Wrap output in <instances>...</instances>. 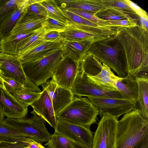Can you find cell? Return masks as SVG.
<instances>
[{
	"instance_id": "obj_16",
	"label": "cell",
	"mask_w": 148,
	"mask_h": 148,
	"mask_svg": "<svg viewBox=\"0 0 148 148\" xmlns=\"http://www.w3.org/2000/svg\"><path fill=\"white\" fill-rule=\"evenodd\" d=\"M0 104L5 116L8 119H20L25 118L29 105L18 101L5 89L0 88Z\"/></svg>"
},
{
	"instance_id": "obj_4",
	"label": "cell",
	"mask_w": 148,
	"mask_h": 148,
	"mask_svg": "<svg viewBox=\"0 0 148 148\" xmlns=\"http://www.w3.org/2000/svg\"><path fill=\"white\" fill-rule=\"evenodd\" d=\"M98 112L88 98L74 97L56 116L57 120L90 128L96 122Z\"/></svg>"
},
{
	"instance_id": "obj_3",
	"label": "cell",
	"mask_w": 148,
	"mask_h": 148,
	"mask_svg": "<svg viewBox=\"0 0 148 148\" xmlns=\"http://www.w3.org/2000/svg\"><path fill=\"white\" fill-rule=\"evenodd\" d=\"M87 53L107 65L119 77H125L128 75L123 52L119 42L113 36L93 43Z\"/></svg>"
},
{
	"instance_id": "obj_13",
	"label": "cell",
	"mask_w": 148,
	"mask_h": 148,
	"mask_svg": "<svg viewBox=\"0 0 148 148\" xmlns=\"http://www.w3.org/2000/svg\"><path fill=\"white\" fill-rule=\"evenodd\" d=\"M54 132L85 148H92L93 137L90 128L57 120Z\"/></svg>"
},
{
	"instance_id": "obj_12",
	"label": "cell",
	"mask_w": 148,
	"mask_h": 148,
	"mask_svg": "<svg viewBox=\"0 0 148 148\" xmlns=\"http://www.w3.org/2000/svg\"><path fill=\"white\" fill-rule=\"evenodd\" d=\"M101 118L93 137L92 148H115L118 119L107 115Z\"/></svg>"
},
{
	"instance_id": "obj_29",
	"label": "cell",
	"mask_w": 148,
	"mask_h": 148,
	"mask_svg": "<svg viewBox=\"0 0 148 148\" xmlns=\"http://www.w3.org/2000/svg\"><path fill=\"white\" fill-rule=\"evenodd\" d=\"M45 146L47 148H85L55 132Z\"/></svg>"
},
{
	"instance_id": "obj_36",
	"label": "cell",
	"mask_w": 148,
	"mask_h": 148,
	"mask_svg": "<svg viewBox=\"0 0 148 148\" xmlns=\"http://www.w3.org/2000/svg\"><path fill=\"white\" fill-rule=\"evenodd\" d=\"M67 25L47 16L42 23L41 27L45 33L52 31L60 32L66 29Z\"/></svg>"
},
{
	"instance_id": "obj_34",
	"label": "cell",
	"mask_w": 148,
	"mask_h": 148,
	"mask_svg": "<svg viewBox=\"0 0 148 148\" xmlns=\"http://www.w3.org/2000/svg\"><path fill=\"white\" fill-rule=\"evenodd\" d=\"M41 0H28L24 10L26 14L37 16L46 17L47 11L41 4Z\"/></svg>"
},
{
	"instance_id": "obj_35",
	"label": "cell",
	"mask_w": 148,
	"mask_h": 148,
	"mask_svg": "<svg viewBox=\"0 0 148 148\" xmlns=\"http://www.w3.org/2000/svg\"><path fill=\"white\" fill-rule=\"evenodd\" d=\"M64 9L66 10L79 16L91 22L97 24L101 27H111L108 21L103 20L100 19L92 13L74 9L69 8Z\"/></svg>"
},
{
	"instance_id": "obj_9",
	"label": "cell",
	"mask_w": 148,
	"mask_h": 148,
	"mask_svg": "<svg viewBox=\"0 0 148 148\" xmlns=\"http://www.w3.org/2000/svg\"><path fill=\"white\" fill-rule=\"evenodd\" d=\"M0 70L5 76L12 78L25 87L34 92L41 90L26 75L18 55H11L0 51Z\"/></svg>"
},
{
	"instance_id": "obj_40",
	"label": "cell",
	"mask_w": 148,
	"mask_h": 148,
	"mask_svg": "<svg viewBox=\"0 0 148 148\" xmlns=\"http://www.w3.org/2000/svg\"><path fill=\"white\" fill-rule=\"evenodd\" d=\"M43 38L44 40L46 42H60L62 40L60 32L56 31L45 33Z\"/></svg>"
},
{
	"instance_id": "obj_20",
	"label": "cell",
	"mask_w": 148,
	"mask_h": 148,
	"mask_svg": "<svg viewBox=\"0 0 148 148\" xmlns=\"http://www.w3.org/2000/svg\"><path fill=\"white\" fill-rule=\"evenodd\" d=\"M62 46L61 42L45 41L35 48L18 55L22 63L31 62L45 56Z\"/></svg>"
},
{
	"instance_id": "obj_28",
	"label": "cell",
	"mask_w": 148,
	"mask_h": 148,
	"mask_svg": "<svg viewBox=\"0 0 148 148\" xmlns=\"http://www.w3.org/2000/svg\"><path fill=\"white\" fill-rule=\"evenodd\" d=\"M94 14L99 18L105 21L119 20L132 18L137 19L122 10L112 8L101 10Z\"/></svg>"
},
{
	"instance_id": "obj_31",
	"label": "cell",
	"mask_w": 148,
	"mask_h": 148,
	"mask_svg": "<svg viewBox=\"0 0 148 148\" xmlns=\"http://www.w3.org/2000/svg\"><path fill=\"white\" fill-rule=\"evenodd\" d=\"M104 8H114L122 10L140 21V17L123 0H100Z\"/></svg>"
},
{
	"instance_id": "obj_41",
	"label": "cell",
	"mask_w": 148,
	"mask_h": 148,
	"mask_svg": "<svg viewBox=\"0 0 148 148\" xmlns=\"http://www.w3.org/2000/svg\"><path fill=\"white\" fill-rule=\"evenodd\" d=\"M123 0L133 10L140 18L145 17L148 18V15L147 12L136 3L129 0Z\"/></svg>"
},
{
	"instance_id": "obj_22",
	"label": "cell",
	"mask_w": 148,
	"mask_h": 148,
	"mask_svg": "<svg viewBox=\"0 0 148 148\" xmlns=\"http://www.w3.org/2000/svg\"><path fill=\"white\" fill-rule=\"evenodd\" d=\"M45 18L28 14L24 11L10 35L19 34L38 28L41 26Z\"/></svg>"
},
{
	"instance_id": "obj_43",
	"label": "cell",
	"mask_w": 148,
	"mask_h": 148,
	"mask_svg": "<svg viewBox=\"0 0 148 148\" xmlns=\"http://www.w3.org/2000/svg\"><path fill=\"white\" fill-rule=\"evenodd\" d=\"M28 148H46L39 143L30 140L28 143Z\"/></svg>"
},
{
	"instance_id": "obj_32",
	"label": "cell",
	"mask_w": 148,
	"mask_h": 148,
	"mask_svg": "<svg viewBox=\"0 0 148 148\" xmlns=\"http://www.w3.org/2000/svg\"><path fill=\"white\" fill-rule=\"evenodd\" d=\"M26 0H0V25L4 19Z\"/></svg>"
},
{
	"instance_id": "obj_14",
	"label": "cell",
	"mask_w": 148,
	"mask_h": 148,
	"mask_svg": "<svg viewBox=\"0 0 148 148\" xmlns=\"http://www.w3.org/2000/svg\"><path fill=\"white\" fill-rule=\"evenodd\" d=\"M80 64L63 56L55 69L52 79L58 85L71 90L80 71Z\"/></svg>"
},
{
	"instance_id": "obj_49",
	"label": "cell",
	"mask_w": 148,
	"mask_h": 148,
	"mask_svg": "<svg viewBox=\"0 0 148 148\" xmlns=\"http://www.w3.org/2000/svg\"><path fill=\"white\" fill-rule=\"evenodd\" d=\"M1 71V70H0V72Z\"/></svg>"
},
{
	"instance_id": "obj_8",
	"label": "cell",
	"mask_w": 148,
	"mask_h": 148,
	"mask_svg": "<svg viewBox=\"0 0 148 148\" xmlns=\"http://www.w3.org/2000/svg\"><path fill=\"white\" fill-rule=\"evenodd\" d=\"M8 124L16 128L25 136L39 143L47 142L51 134L45 125V121L40 116L34 115L31 117L20 119L4 118Z\"/></svg>"
},
{
	"instance_id": "obj_37",
	"label": "cell",
	"mask_w": 148,
	"mask_h": 148,
	"mask_svg": "<svg viewBox=\"0 0 148 148\" xmlns=\"http://www.w3.org/2000/svg\"><path fill=\"white\" fill-rule=\"evenodd\" d=\"M61 9L64 13L70 22L75 24L84 25L96 27H102L66 10Z\"/></svg>"
},
{
	"instance_id": "obj_23",
	"label": "cell",
	"mask_w": 148,
	"mask_h": 148,
	"mask_svg": "<svg viewBox=\"0 0 148 148\" xmlns=\"http://www.w3.org/2000/svg\"><path fill=\"white\" fill-rule=\"evenodd\" d=\"M138 94L135 110L148 120V79L137 78Z\"/></svg>"
},
{
	"instance_id": "obj_11",
	"label": "cell",
	"mask_w": 148,
	"mask_h": 148,
	"mask_svg": "<svg viewBox=\"0 0 148 148\" xmlns=\"http://www.w3.org/2000/svg\"><path fill=\"white\" fill-rule=\"evenodd\" d=\"M101 117L107 115L117 118L135 109L136 102L125 99L88 97Z\"/></svg>"
},
{
	"instance_id": "obj_15",
	"label": "cell",
	"mask_w": 148,
	"mask_h": 148,
	"mask_svg": "<svg viewBox=\"0 0 148 148\" xmlns=\"http://www.w3.org/2000/svg\"><path fill=\"white\" fill-rule=\"evenodd\" d=\"M41 86L51 98L56 115L71 103L75 97L71 90L58 85L52 79Z\"/></svg>"
},
{
	"instance_id": "obj_27",
	"label": "cell",
	"mask_w": 148,
	"mask_h": 148,
	"mask_svg": "<svg viewBox=\"0 0 148 148\" xmlns=\"http://www.w3.org/2000/svg\"><path fill=\"white\" fill-rule=\"evenodd\" d=\"M41 3L46 9L48 16L67 25L69 23L70 20L56 1L43 0Z\"/></svg>"
},
{
	"instance_id": "obj_10",
	"label": "cell",
	"mask_w": 148,
	"mask_h": 148,
	"mask_svg": "<svg viewBox=\"0 0 148 148\" xmlns=\"http://www.w3.org/2000/svg\"><path fill=\"white\" fill-rule=\"evenodd\" d=\"M71 90L74 95L79 97L126 99L119 91L102 87L90 82L85 73L80 71L75 79Z\"/></svg>"
},
{
	"instance_id": "obj_26",
	"label": "cell",
	"mask_w": 148,
	"mask_h": 148,
	"mask_svg": "<svg viewBox=\"0 0 148 148\" xmlns=\"http://www.w3.org/2000/svg\"><path fill=\"white\" fill-rule=\"evenodd\" d=\"M117 90L121 92L128 99L133 100L136 103L138 94V86L136 80L131 75H127L121 78L115 84Z\"/></svg>"
},
{
	"instance_id": "obj_7",
	"label": "cell",
	"mask_w": 148,
	"mask_h": 148,
	"mask_svg": "<svg viewBox=\"0 0 148 148\" xmlns=\"http://www.w3.org/2000/svg\"><path fill=\"white\" fill-rule=\"evenodd\" d=\"M116 27H96L75 24L70 22L66 29L60 32L62 40L79 41L89 40L94 43L115 35Z\"/></svg>"
},
{
	"instance_id": "obj_17",
	"label": "cell",
	"mask_w": 148,
	"mask_h": 148,
	"mask_svg": "<svg viewBox=\"0 0 148 148\" xmlns=\"http://www.w3.org/2000/svg\"><path fill=\"white\" fill-rule=\"evenodd\" d=\"M30 105L33 108L32 114L40 116L55 128L57 119L51 98L45 90L43 89L39 97Z\"/></svg>"
},
{
	"instance_id": "obj_48",
	"label": "cell",
	"mask_w": 148,
	"mask_h": 148,
	"mask_svg": "<svg viewBox=\"0 0 148 148\" xmlns=\"http://www.w3.org/2000/svg\"><path fill=\"white\" fill-rule=\"evenodd\" d=\"M24 148H28L27 147H25Z\"/></svg>"
},
{
	"instance_id": "obj_47",
	"label": "cell",
	"mask_w": 148,
	"mask_h": 148,
	"mask_svg": "<svg viewBox=\"0 0 148 148\" xmlns=\"http://www.w3.org/2000/svg\"><path fill=\"white\" fill-rule=\"evenodd\" d=\"M1 38H0V42L1 41Z\"/></svg>"
},
{
	"instance_id": "obj_21",
	"label": "cell",
	"mask_w": 148,
	"mask_h": 148,
	"mask_svg": "<svg viewBox=\"0 0 148 148\" xmlns=\"http://www.w3.org/2000/svg\"><path fill=\"white\" fill-rule=\"evenodd\" d=\"M60 5L62 9L69 8L82 10L95 14L104 8L100 0H58L56 1Z\"/></svg>"
},
{
	"instance_id": "obj_18",
	"label": "cell",
	"mask_w": 148,
	"mask_h": 148,
	"mask_svg": "<svg viewBox=\"0 0 148 148\" xmlns=\"http://www.w3.org/2000/svg\"><path fill=\"white\" fill-rule=\"evenodd\" d=\"M42 30L41 26L28 32L9 35L1 40L0 42V51L11 55H18L20 47L31 36Z\"/></svg>"
},
{
	"instance_id": "obj_39",
	"label": "cell",
	"mask_w": 148,
	"mask_h": 148,
	"mask_svg": "<svg viewBox=\"0 0 148 148\" xmlns=\"http://www.w3.org/2000/svg\"><path fill=\"white\" fill-rule=\"evenodd\" d=\"M138 20L134 18L119 20L108 21L112 27H127L134 25L138 24Z\"/></svg>"
},
{
	"instance_id": "obj_30",
	"label": "cell",
	"mask_w": 148,
	"mask_h": 148,
	"mask_svg": "<svg viewBox=\"0 0 148 148\" xmlns=\"http://www.w3.org/2000/svg\"><path fill=\"white\" fill-rule=\"evenodd\" d=\"M41 93L25 87L10 94L19 102L30 105L39 97Z\"/></svg>"
},
{
	"instance_id": "obj_6",
	"label": "cell",
	"mask_w": 148,
	"mask_h": 148,
	"mask_svg": "<svg viewBox=\"0 0 148 148\" xmlns=\"http://www.w3.org/2000/svg\"><path fill=\"white\" fill-rule=\"evenodd\" d=\"M63 56L62 46L41 58L22 63L23 69L29 79L38 86L52 77L55 69Z\"/></svg>"
},
{
	"instance_id": "obj_24",
	"label": "cell",
	"mask_w": 148,
	"mask_h": 148,
	"mask_svg": "<svg viewBox=\"0 0 148 148\" xmlns=\"http://www.w3.org/2000/svg\"><path fill=\"white\" fill-rule=\"evenodd\" d=\"M29 140L24 134L7 123L4 120L0 121V143L27 142Z\"/></svg>"
},
{
	"instance_id": "obj_25",
	"label": "cell",
	"mask_w": 148,
	"mask_h": 148,
	"mask_svg": "<svg viewBox=\"0 0 148 148\" xmlns=\"http://www.w3.org/2000/svg\"><path fill=\"white\" fill-rule=\"evenodd\" d=\"M28 0L18 6L7 16L0 25V38L3 39L10 35L23 12Z\"/></svg>"
},
{
	"instance_id": "obj_46",
	"label": "cell",
	"mask_w": 148,
	"mask_h": 148,
	"mask_svg": "<svg viewBox=\"0 0 148 148\" xmlns=\"http://www.w3.org/2000/svg\"><path fill=\"white\" fill-rule=\"evenodd\" d=\"M5 87L3 81L0 75V88Z\"/></svg>"
},
{
	"instance_id": "obj_19",
	"label": "cell",
	"mask_w": 148,
	"mask_h": 148,
	"mask_svg": "<svg viewBox=\"0 0 148 148\" xmlns=\"http://www.w3.org/2000/svg\"><path fill=\"white\" fill-rule=\"evenodd\" d=\"M63 56H67L80 63L93 42L89 40L73 41L62 40Z\"/></svg>"
},
{
	"instance_id": "obj_44",
	"label": "cell",
	"mask_w": 148,
	"mask_h": 148,
	"mask_svg": "<svg viewBox=\"0 0 148 148\" xmlns=\"http://www.w3.org/2000/svg\"><path fill=\"white\" fill-rule=\"evenodd\" d=\"M140 22L141 26L147 32H148V18L145 17L140 18Z\"/></svg>"
},
{
	"instance_id": "obj_5",
	"label": "cell",
	"mask_w": 148,
	"mask_h": 148,
	"mask_svg": "<svg viewBox=\"0 0 148 148\" xmlns=\"http://www.w3.org/2000/svg\"><path fill=\"white\" fill-rule=\"evenodd\" d=\"M80 71L84 72L88 80L96 85L117 90L115 84L121 78L116 75L110 67L96 57L87 53L80 64Z\"/></svg>"
},
{
	"instance_id": "obj_33",
	"label": "cell",
	"mask_w": 148,
	"mask_h": 148,
	"mask_svg": "<svg viewBox=\"0 0 148 148\" xmlns=\"http://www.w3.org/2000/svg\"><path fill=\"white\" fill-rule=\"evenodd\" d=\"M45 33L42 29L40 32L31 36L20 47L18 55L29 51L45 42L43 38Z\"/></svg>"
},
{
	"instance_id": "obj_2",
	"label": "cell",
	"mask_w": 148,
	"mask_h": 148,
	"mask_svg": "<svg viewBox=\"0 0 148 148\" xmlns=\"http://www.w3.org/2000/svg\"><path fill=\"white\" fill-rule=\"evenodd\" d=\"M115 148H148V120L137 110L118 121Z\"/></svg>"
},
{
	"instance_id": "obj_45",
	"label": "cell",
	"mask_w": 148,
	"mask_h": 148,
	"mask_svg": "<svg viewBox=\"0 0 148 148\" xmlns=\"http://www.w3.org/2000/svg\"><path fill=\"white\" fill-rule=\"evenodd\" d=\"M4 117L3 109L0 104V121L3 120Z\"/></svg>"
},
{
	"instance_id": "obj_38",
	"label": "cell",
	"mask_w": 148,
	"mask_h": 148,
	"mask_svg": "<svg viewBox=\"0 0 148 148\" xmlns=\"http://www.w3.org/2000/svg\"><path fill=\"white\" fill-rule=\"evenodd\" d=\"M0 75L3 81L5 89L10 93L25 87L14 79L5 76L1 71L0 72Z\"/></svg>"
},
{
	"instance_id": "obj_1",
	"label": "cell",
	"mask_w": 148,
	"mask_h": 148,
	"mask_svg": "<svg viewBox=\"0 0 148 148\" xmlns=\"http://www.w3.org/2000/svg\"><path fill=\"white\" fill-rule=\"evenodd\" d=\"M113 36L117 41L126 62L128 75L148 70V32L140 25L118 27Z\"/></svg>"
},
{
	"instance_id": "obj_42",
	"label": "cell",
	"mask_w": 148,
	"mask_h": 148,
	"mask_svg": "<svg viewBox=\"0 0 148 148\" xmlns=\"http://www.w3.org/2000/svg\"><path fill=\"white\" fill-rule=\"evenodd\" d=\"M28 142L12 143L2 142L0 143V148H24L27 147Z\"/></svg>"
}]
</instances>
